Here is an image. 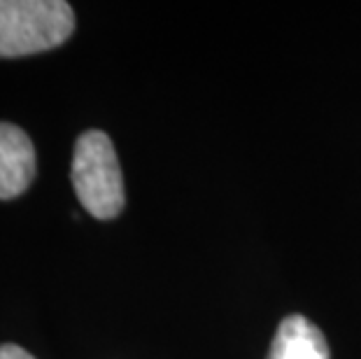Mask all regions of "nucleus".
<instances>
[{"instance_id":"39448f33","label":"nucleus","mask_w":361,"mask_h":359,"mask_svg":"<svg viewBox=\"0 0 361 359\" xmlns=\"http://www.w3.org/2000/svg\"><path fill=\"white\" fill-rule=\"evenodd\" d=\"M0 359H35L30 353H26L21 346H14V343H3L0 346Z\"/></svg>"},{"instance_id":"7ed1b4c3","label":"nucleus","mask_w":361,"mask_h":359,"mask_svg":"<svg viewBox=\"0 0 361 359\" xmlns=\"http://www.w3.org/2000/svg\"><path fill=\"white\" fill-rule=\"evenodd\" d=\"M35 171V147L30 138L19 126L0 121V201L24 194Z\"/></svg>"},{"instance_id":"f03ea898","label":"nucleus","mask_w":361,"mask_h":359,"mask_svg":"<svg viewBox=\"0 0 361 359\" xmlns=\"http://www.w3.org/2000/svg\"><path fill=\"white\" fill-rule=\"evenodd\" d=\"M71 180L82 208L96 219H114L124 210V180L112 140L87 131L75 142Z\"/></svg>"},{"instance_id":"20e7f679","label":"nucleus","mask_w":361,"mask_h":359,"mask_svg":"<svg viewBox=\"0 0 361 359\" xmlns=\"http://www.w3.org/2000/svg\"><path fill=\"white\" fill-rule=\"evenodd\" d=\"M268 359H329V346L308 317L289 315L278 327Z\"/></svg>"},{"instance_id":"f257e3e1","label":"nucleus","mask_w":361,"mask_h":359,"mask_svg":"<svg viewBox=\"0 0 361 359\" xmlns=\"http://www.w3.org/2000/svg\"><path fill=\"white\" fill-rule=\"evenodd\" d=\"M75 30L63 0H0V56L17 59L61 47Z\"/></svg>"}]
</instances>
